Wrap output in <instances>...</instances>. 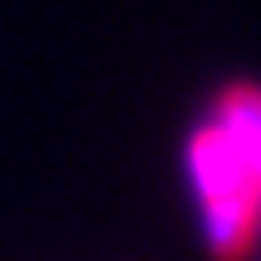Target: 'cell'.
<instances>
[{
    "label": "cell",
    "instance_id": "obj_3",
    "mask_svg": "<svg viewBox=\"0 0 261 261\" xmlns=\"http://www.w3.org/2000/svg\"><path fill=\"white\" fill-rule=\"evenodd\" d=\"M212 126L234 144V153L243 158V162H252L261 171V99H257V90H252L248 81L221 90V104H216Z\"/></svg>",
    "mask_w": 261,
    "mask_h": 261
},
{
    "label": "cell",
    "instance_id": "obj_2",
    "mask_svg": "<svg viewBox=\"0 0 261 261\" xmlns=\"http://www.w3.org/2000/svg\"><path fill=\"white\" fill-rule=\"evenodd\" d=\"M252 230H257V194L203 203V239L216 261H239L252 248Z\"/></svg>",
    "mask_w": 261,
    "mask_h": 261
},
{
    "label": "cell",
    "instance_id": "obj_1",
    "mask_svg": "<svg viewBox=\"0 0 261 261\" xmlns=\"http://www.w3.org/2000/svg\"><path fill=\"white\" fill-rule=\"evenodd\" d=\"M189 176L198 189V203L212 198H234V194H257V167L234 153V144L212 126H198L189 140Z\"/></svg>",
    "mask_w": 261,
    "mask_h": 261
}]
</instances>
